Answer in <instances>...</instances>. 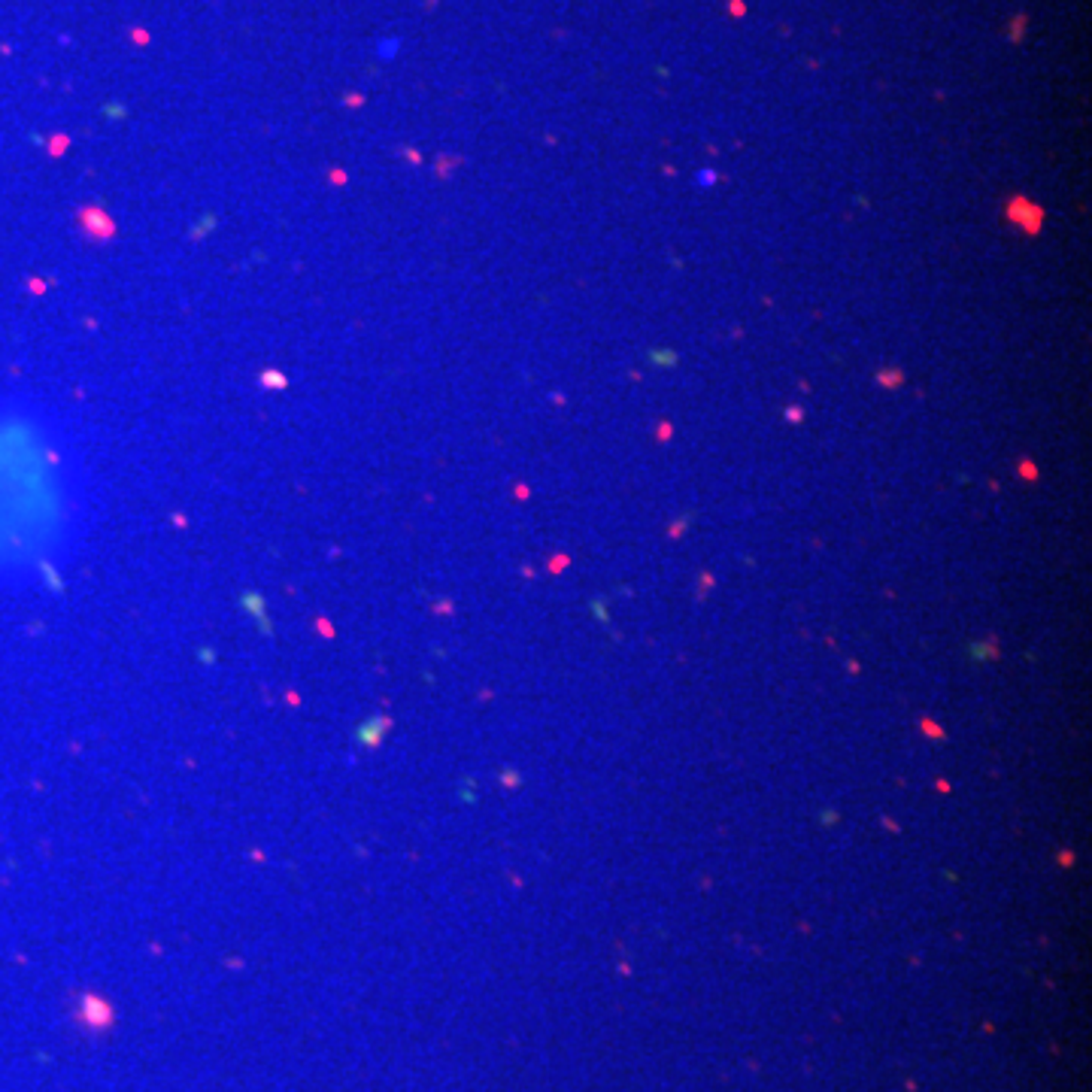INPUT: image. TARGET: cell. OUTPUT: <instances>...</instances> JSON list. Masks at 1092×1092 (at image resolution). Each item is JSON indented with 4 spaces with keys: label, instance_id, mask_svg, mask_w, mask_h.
<instances>
[{
    "label": "cell",
    "instance_id": "1",
    "mask_svg": "<svg viewBox=\"0 0 1092 1092\" xmlns=\"http://www.w3.org/2000/svg\"><path fill=\"white\" fill-rule=\"evenodd\" d=\"M91 528V474L70 419L30 392L0 395V595L64 580Z\"/></svg>",
    "mask_w": 1092,
    "mask_h": 1092
}]
</instances>
